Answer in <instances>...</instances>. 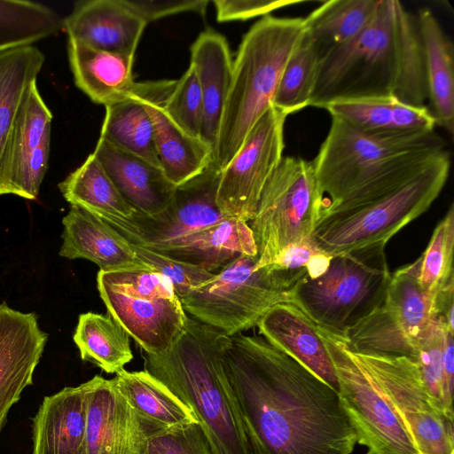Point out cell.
Returning <instances> with one entry per match:
<instances>
[{"label": "cell", "instance_id": "1", "mask_svg": "<svg viewBox=\"0 0 454 454\" xmlns=\"http://www.w3.org/2000/svg\"><path fill=\"white\" fill-rule=\"evenodd\" d=\"M249 454H351L338 392L263 337L231 336L224 357Z\"/></svg>", "mask_w": 454, "mask_h": 454}, {"label": "cell", "instance_id": "2", "mask_svg": "<svg viewBox=\"0 0 454 454\" xmlns=\"http://www.w3.org/2000/svg\"><path fill=\"white\" fill-rule=\"evenodd\" d=\"M428 97L418 21L396 0H379L370 23L322 60L310 106L393 98L416 107Z\"/></svg>", "mask_w": 454, "mask_h": 454}, {"label": "cell", "instance_id": "3", "mask_svg": "<svg viewBox=\"0 0 454 454\" xmlns=\"http://www.w3.org/2000/svg\"><path fill=\"white\" fill-rule=\"evenodd\" d=\"M445 150L444 140L434 131L420 136L379 137L332 118L327 136L312 160L322 195L318 218L394 189Z\"/></svg>", "mask_w": 454, "mask_h": 454}, {"label": "cell", "instance_id": "4", "mask_svg": "<svg viewBox=\"0 0 454 454\" xmlns=\"http://www.w3.org/2000/svg\"><path fill=\"white\" fill-rule=\"evenodd\" d=\"M231 340L223 331L188 317L167 351L145 353V370L193 411L213 454H249L224 370Z\"/></svg>", "mask_w": 454, "mask_h": 454}, {"label": "cell", "instance_id": "5", "mask_svg": "<svg viewBox=\"0 0 454 454\" xmlns=\"http://www.w3.org/2000/svg\"><path fill=\"white\" fill-rule=\"evenodd\" d=\"M305 33L304 18L262 17L243 36L232 64L214 163L222 170L272 106L285 66Z\"/></svg>", "mask_w": 454, "mask_h": 454}, {"label": "cell", "instance_id": "6", "mask_svg": "<svg viewBox=\"0 0 454 454\" xmlns=\"http://www.w3.org/2000/svg\"><path fill=\"white\" fill-rule=\"evenodd\" d=\"M385 247L378 242L331 255L321 271L296 282L289 302L316 326L343 336L385 300L391 278Z\"/></svg>", "mask_w": 454, "mask_h": 454}, {"label": "cell", "instance_id": "7", "mask_svg": "<svg viewBox=\"0 0 454 454\" xmlns=\"http://www.w3.org/2000/svg\"><path fill=\"white\" fill-rule=\"evenodd\" d=\"M450 168L448 150L416 175L353 207L319 217L312 239L324 253L334 255L378 242L387 243L425 213L444 187Z\"/></svg>", "mask_w": 454, "mask_h": 454}, {"label": "cell", "instance_id": "8", "mask_svg": "<svg viewBox=\"0 0 454 454\" xmlns=\"http://www.w3.org/2000/svg\"><path fill=\"white\" fill-rule=\"evenodd\" d=\"M321 202L313 161L283 157L265 184L249 224L257 268L270 264L287 247L312 238Z\"/></svg>", "mask_w": 454, "mask_h": 454}, {"label": "cell", "instance_id": "9", "mask_svg": "<svg viewBox=\"0 0 454 454\" xmlns=\"http://www.w3.org/2000/svg\"><path fill=\"white\" fill-rule=\"evenodd\" d=\"M256 262L257 256L239 255L180 298L183 309L229 336L256 326L271 307L289 302L270 269Z\"/></svg>", "mask_w": 454, "mask_h": 454}, {"label": "cell", "instance_id": "10", "mask_svg": "<svg viewBox=\"0 0 454 454\" xmlns=\"http://www.w3.org/2000/svg\"><path fill=\"white\" fill-rule=\"evenodd\" d=\"M420 257L391 274L383 303L341 336L352 352L407 356L436 319L434 296L419 283Z\"/></svg>", "mask_w": 454, "mask_h": 454}, {"label": "cell", "instance_id": "11", "mask_svg": "<svg viewBox=\"0 0 454 454\" xmlns=\"http://www.w3.org/2000/svg\"><path fill=\"white\" fill-rule=\"evenodd\" d=\"M348 352L394 409L419 454L454 452L453 420L429 394L413 359Z\"/></svg>", "mask_w": 454, "mask_h": 454}, {"label": "cell", "instance_id": "12", "mask_svg": "<svg viewBox=\"0 0 454 454\" xmlns=\"http://www.w3.org/2000/svg\"><path fill=\"white\" fill-rule=\"evenodd\" d=\"M317 331L336 371L341 406L357 442L368 449L366 454H419L394 409L350 355L342 337L319 327Z\"/></svg>", "mask_w": 454, "mask_h": 454}, {"label": "cell", "instance_id": "13", "mask_svg": "<svg viewBox=\"0 0 454 454\" xmlns=\"http://www.w3.org/2000/svg\"><path fill=\"white\" fill-rule=\"evenodd\" d=\"M287 116L271 106L221 170L216 204L223 216L239 217L247 223L254 219L263 187L283 158Z\"/></svg>", "mask_w": 454, "mask_h": 454}, {"label": "cell", "instance_id": "14", "mask_svg": "<svg viewBox=\"0 0 454 454\" xmlns=\"http://www.w3.org/2000/svg\"><path fill=\"white\" fill-rule=\"evenodd\" d=\"M220 176L212 161L200 175L176 186L171 204L156 218L138 212L129 219L98 217L136 245L149 247L175 241L227 217L216 204Z\"/></svg>", "mask_w": 454, "mask_h": 454}, {"label": "cell", "instance_id": "15", "mask_svg": "<svg viewBox=\"0 0 454 454\" xmlns=\"http://www.w3.org/2000/svg\"><path fill=\"white\" fill-rule=\"evenodd\" d=\"M87 382L85 454H144L149 434L161 427L143 419L113 380Z\"/></svg>", "mask_w": 454, "mask_h": 454}, {"label": "cell", "instance_id": "16", "mask_svg": "<svg viewBox=\"0 0 454 454\" xmlns=\"http://www.w3.org/2000/svg\"><path fill=\"white\" fill-rule=\"evenodd\" d=\"M174 84L173 80L136 82L133 92L151 115L160 168L178 186L203 172L214 161V152L201 138L183 131L165 111L164 102Z\"/></svg>", "mask_w": 454, "mask_h": 454}, {"label": "cell", "instance_id": "17", "mask_svg": "<svg viewBox=\"0 0 454 454\" xmlns=\"http://www.w3.org/2000/svg\"><path fill=\"white\" fill-rule=\"evenodd\" d=\"M47 340L35 313L0 304V433L11 407L32 385Z\"/></svg>", "mask_w": 454, "mask_h": 454}, {"label": "cell", "instance_id": "18", "mask_svg": "<svg viewBox=\"0 0 454 454\" xmlns=\"http://www.w3.org/2000/svg\"><path fill=\"white\" fill-rule=\"evenodd\" d=\"M99 295L129 337L146 354L167 351L184 331L188 316L180 299H142L119 293L97 280Z\"/></svg>", "mask_w": 454, "mask_h": 454}, {"label": "cell", "instance_id": "19", "mask_svg": "<svg viewBox=\"0 0 454 454\" xmlns=\"http://www.w3.org/2000/svg\"><path fill=\"white\" fill-rule=\"evenodd\" d=\"M92 154L136 212L156 218L171 204L176 186L160 167L102 138Z\"/></svg>", "mask_w": 454, "mask_h": 454}, {"label": "cell", "instance_id": "20", "mask_svg": "<svg viewBox=\"0 0 454 454\" xmlns=\"http://www.w3.org/2000/svg\"><path fill=\"white\" fill-rule=\"evenodd\" d=\"M146 23L121 0H82L64 18L67 36L94 49L135 54Z\"/></svg>", "mask_w": 454, "mask_h": 454}, {"label": "cell", "instance_id": "21", "mask_svg": "<svg viewBox=\"0 0 454 454\" xmlns=\"http://www.w3.org/2000/svg\"><path fill=\"white\" fill-rule=\"evenodd\" d=\"M256 326L270 343L339 391L336 371L317 327L297 307L290 302L278 303Z\"/></svg>", "mask_w": 454, "mask_h": 454}, {"label": "cell", "instance_id": "22", "mask_svg": "<svg viewBox=\"0 0 454 454\" xmlns=\"http://www.w3.org/2000/svg\"><path fill=\"white\" fill-rule=\"evenodd\" d=\"M88 382L45 396L32 419V454H85Z\"/></svg>", "mask_w": 454, "mask_h": 454}, {"label": "cell", "instance_id": "23", "mask_svg": "<svg viewBox=\"0 0 454 454\" xmlns=\"http://www.w3.org/2000/svg\"><path fill=\"white\" fill-rule=\"evenodd\" d=\"M332 118L372 136L409 137L434 131L435 119L425 106H411L393 98L339 99L324 107Z\"/></svg>", "mask_w": 454, "mask_h": 454}, {"label": "cell", "instance_id": "24", "mask_svg": "<svg viewBox=\"0 0 454 454\" xmlns=\"http://www.w3.org/2000/svg\"><path fill=\"white\" fill-rule=\"evenodd\" d=\"M149 248L211 273H216L239 255L257 256L249 223L231 216L175 241Z\"/></svg>", "mask_w": 454, "mask_h": 454}, {"label": "cell", "instance_id": "25", "mask_svg": "<svg viewBox=\"0 0 454 454\" xmlns=\"http://www.w3.org/2000/svg\"><path fill=\"white\" fill-rule=\"evenodd\" d=\"M62 223L60 256L71 260H89L103 271L144 265L137 259L129 240L109 223L87 210L71 206Z\"/></svg>", "mask_w": 454, "mask_h": 454}, {"label": "cell", "instance_id": "26", "mask_svg": "<svg viewBox=\"0 0 454 454\" xmlns=\"http://www.w3.org/2000/svg\"><path fill=\"white\" fill-rule=\"evenodd\" d=\"M232 64L227 40L207 29L191 46V64L197 74L203 100L201 139L215 153L222 116L228 98Z\"/></svg>", "mask_w": 454, "mask_h": 454}, {"label": "cell", "instance_id": "27", "mask_svg": "<svg viewBox=\"0 0 454 454\" xmlns=\"http://www.w3.org/2000/svg\"><path fill=\"white\" fill-rule=\"evenodd\" d=\"M67 54L75 85L92 102L106 106L133 91V55L97 50L72 37Z\"/></svg>", "mask_w": 454, "mask_h": 454}, {"label": "cell", "instance_id": "28", "mask_svg": "<svg viewBox=\"0 0 454 454\" xmlns=\"http://www.w3.org/2000/svg\"><path fill=\"white\" fill-rule=\"evenodd\" d=\"M418 27L422 42L427 95L436 124L450 135L454 130V54L452 43L428 9L419 12Z\"/></svg>", "mask_w": 454, "mask_h": 454}, {"label": "cell", "instance_id": "29", "mask_svg": "<svg viewBox=\"0 0 454 454\" xmlns=\"http://www.w3.org/2000/svg\"><path fill=\"white\" fill-rule=\"evenodd\" d=\"M118 392L145 420L161 427L198 422L193 411L148 372L124 368L112 379Z\"/></svg>", "mask_w": 454, "mask_h": 454}, {"label": "cell", "instance_id": "30", "mask_svg": "<svg viewBox=\"0 0 454 454\" xmlns=\"http://www.w3.org/2000/svg\"><path fill=\"white\" fill-rule=\"evenodd\" d=\"M379 0H330L305 19V33L322 60L370 23Z\"/></svg>", "mask_w": 454, "mask_h": 454}, {"label": "cell", "instance_id": "31", "mask_svg": "<svg viewBox=\"0 0 454 454\" xmlns=\"http://www.w3.org/2000/svg\"><path fill=\"white\" fill-rule=\"evenodd\" d=\"M58 186L71 206L82 207L97 216L129 219L136 213L92 153Z\"/></svg>", "mask_w": 454, "mask_h": 454}, {"label": "cell", "instance_id": "32", "mask_svg": "<svg viewBox=\"0 0 454 454\" xmlns=\"http://www.w3.org/2000/svg\"><path fill=\"white\" fill-rule=\"evenodd\" d=\"M99 138L160 168L151 115L133 91L127 98L106 106Z\"/></svg>", "mask_w": 454, "mask_h": 454}, {"label": "cell", "instance_id": "33", "mask_svg": "<svg viewBox=\"0 0 454 454\" xmlns=\"http://www.w3.org/2000/svg\"><path fill=\"white\" fill-rule=\"evenodd\" d=\"M73 339L82 360L107 373L118 372L133 358L129 335L109 314H81Z\"/></svg>", "mask_w": 454, "mask_h": 454}, {"label": "cell", "instance_id": "34", "mask_svg": "<svg viewBox=\"0 0 454 454\" xmlns=\"http://www.w3.org/2000/svg\"><path fill=\"white\" fill-rule=\"evenodd\" d=\"M44 60V54L34 45L0 52V158L24 94Z\"/></svg>", "mask_w": 454, "mask_h": 454}, {"label": "cell", "instance_id": "35", "mask_svg": "<svg viewBox=\"0 0 454 454\" xmlns=\"http://www.w3.org/2000/svg\"><path fill=\"white\" fill-rule=\"evenodd\" d=\"M64 29V18L43 4L0 0V52L33 43Z\"/></svg>", "mask_w": 454, "mask_h": 454}, {"label": "cell", "instance_id": "36", "mask_svg": "<svg viewBox=\"0 0 454 454\" xmlns=\"http://www.w3.org/2000/svg\"><path fill=\"white\" fill-rule=\"evenodd\" d=\"M52 114L43 101L36 80L27 89L0 158V180L28 156L51 131Z\"/></svg>", "mask_w": 454, "mask_h": 454}, {"label": "cell", "instance_id": "37", "mask_svg": "<svg viewBox=\"0 0 454 454\" xmlns=\"http://www.w3.org/2000/svg\"><path fill=\"white\" fill-rule=\"evenodd\" d=\"M320 65L321 59L304 33L285 66L272 106L287 115L309 106Z\"/></svg>", "mask_w": 454, "mask_h": 454}, {"label": "cell", "instance_id": "38", "mask_svg": "<svg viewBox=\"0 0 454 454\" xmlns=\"http://www.w3.org/2000/svg\"><path fill=\"white\" fill-rule=\"evenodd\" d=\"M454 205L435 227L425 252L419 256V283L428 294L434 295L454 283Z\"/></svg>", "mask_w": 454, "mask_h": 454}, {"label": "cell", "instance_id": "39", "mask_svg": "<svg viewBox=\"0 0 454 454\" xmlns=\"http://www.w3.org/2000/svg\"><path fill=\"white\" fill-rule=\"evenodd\" d=\"M171 120L186 134L201 138L203 100L196 72L192 65L175 84L164 102Z\"/></svg>", "mask_w": 454, "mask_h": 454}, {"label": "cell", "instance_id": "40", "mask_svg": "<svg viewBox=\"0 0 454 454\" xmlns=\"http://www.w3.org/2000/svg\"><path fill=\"white\" fill-rule=\"evenodd\" d=\"M97 280L119 293L136 298L179 299L172 282L145 265L113 271L99 270Z\"/></svg>", "mask_w": 454, "mask_h": 454}, {"label": "cell", "instance_id": "41", "mask_svg": "<svg viewBox=\"0 0 454 454\" xmlns=\"http://www.w3.org/2000/svg\"><path fill=\"white\" fill-rule=\"evenodd\" d=\"M51 131L41 145L28 156L20 160L0 180V196L13 194L27 200H35L49 166Z\"/></svg>", "mask_w": 454, "mask_h": 454}, {"label": "cell", "instance_id": "42", "mask_svg": "<svg viewBox=\"0 0 454 454\" xmlns=\"http://www.w3.org/2000/svg\"><path fill=\"white\" fill-rule=\"evenodd\" d=\"M130 247L137 259L142 264L160 272L172 282L179 299L212 278L215 274L192 264L177 261L149 247L133 243H130Z\"/></svg>", "mask_w": 454, "mask_h": 454}, {"label": "cell", "instance_id": "43", "mask_svg": "<svg viewBox=\"0 0 454 454\" xmlns=\"http://www.w3.org/2000/svg\"><path fill=\"white\" fill-rule=\"evenodd\" d=\"M144 454H213L199 422L156 427L148 435Z\"/></svg>", "mask_w": 454, "mask_h": 454}, {"label": "cell", "instance_id": "44", "mask_svg": "<svg viewBox=\"0 0 454 454\" xmlns=\"http://www.w3.org/2000/svg\"><path fill=\"white\" fill-rule=\"evenodd\" d=\"M446 330L442 322L436 318L420 340L414 361L419 367L429 394L450 419L442 402V355Z\"/></svg>", "mask_w": 454, "mask_h": 454}, {"label": "cell", "instance_id": "45", "mask_svg": "<svg viewBox=\"0 0 454 454\" xmlns=\"http://www.w3.org/2000/svg\"><path fill=\"white\" fill-rule=\"evenodd\" d=\"M319 251L311 238L287 247L267 266L275 275L280 287L288 294L305 274L309 262Z\"/></svg>", "mask_w": 454, "mask_h": 454}, {"label": "cell", "instance_id": "46", "mask_svg": "<svg viewBox=\"0 0 454 454\" xmlns=\"http://www.w3.org/2000/svg\"><path fill=\"white\" fill-rule=\"evenodd\" d=\"M146 24L163 17L192 12L204 14L207 0H121Z\"/></svg>", "mask_w": 454, "mask_h": 454}, {"label": "cell", "instance_id": "47", "mask_svg": "<svg viewBox=\"0 0 454 454\" xmlns=\"http://www.w3.org/2000/svg\"><path fill=\"white\" fill-rule=\"evenodd\" d=\"M297 0H215L213 3L219 22L245 20L270 15L275 10L299 4Z\"/></svg>", "mask_w": 454, "mask_h": 454}, {"label": "cell", "instance_id": "48", "mask_svg": "<svg viewBox=\"0 0 454 454\" xmlns=\"http://www.w3.org/2000/svg\"><path fill=\"white\" fill-rule=\"evenodd\" d=\"M453 332L446 330L442 355V402L444 410L450 419L453 413L454 386V344Z\"/></svg>", "mask_w": 454, "mask_h": 454}, {"label": "cell", "instance_id": "49", "mask_svg": "<svg viewBox=\"0 0 454 454\" xmlns=\"http://www.w3.org/2000/svg\"><path fill=\"white\" fill-rule=\"evenodd\" d=\"M450 454H454V452L450 453Z\"/></svg>", "mask_w": 454, "mask_h": 454}]
</instances>
